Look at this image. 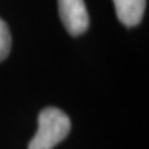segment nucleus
I'll use <instances>...</instances> for the list:
<instances>
[{
	"label": "nucleus",
	"instance_id": "1",
	"mask_svg": "<svg viewBox=\"0 0 149 149\" xmlns=\"http://www.w3.org/2000/svg\"><path fill=\"white\" fill-rule=\"evenodd\" d=\"M70 130V120L58 108H46L39 115V127L29 149H53L66 138Z\"/></svg>",
	"mask_w": 149,
	"mask_h": 149
},
{
	"label": "nucleus",
	"instance_id": "2",
	"mask_svg": "<svg viewBox=\"0 0 149 149\" xmlns=\"http://www.w3.org/2000/svg\"><path fill=\"white\" fill-rule=\"evenodd\" d=\"M58 10L65 29L72 36H79L87 31L90 18L84 0H58Z\"/></svg>",
	"mask_w": 149,
	"mask_h": 149
},
{
	"label": "nucleus",
	"instance_id": "3",
	"mask_svg": "<svg viewBox=\"0 0 149 149\" xmlns=\"http://www.w3.org/2000/svg\"><path fill=\"white\" fill-rule=\"evenodd\" d=\"M117 18L126 26L138 25L144 17L146 0H113Z\"/></svg>",
	"mask_w": 149,
	"mask_h": 149
},
{
	"label": "nucleus",
	"instance_id": "4",
	"mask_svg": "<svg viewBox=\"0 0 149 149\" xmlns=\"http://www.w3.org/2000/svg\"><path fill=\"white\" fill-rule=\"evenodd\" d=\"M11 50V33L1 18H0V62L7 58V55Z\"/></svg>",
	"mask_w": 149,
	"mask_h": 149
}]
</instances>
